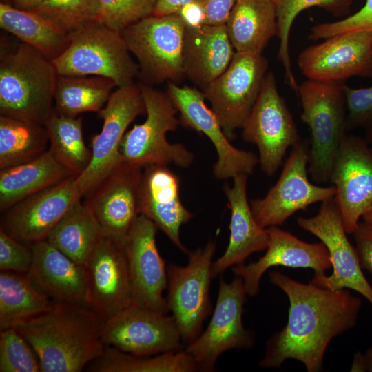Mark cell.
<instances>
[{
    "mask_svg": "<svg viewBox=\"0 0 372 372\" xmlns=\"http://www.w3.org/2000/svg\"><path fill=\"white\" fill-rule=\"evenodd\" d=\"M86 267L90 309L107 320L133 304L123 247L103 237Z\"/></svg>",
    "mask_w": 372,
    "mask_h": 372,
    "instance_id": "7402d4cb",
    "label": "cell"
},
{
    "mask_svg": "<svg viewBox=\"0 0 372 372\" xmlns=\"http://www.w3.org/2000/svg\"><path fill=\"white\" fill-rule=\"evenodd\" d=\"M75 176L48 148L37 158L0 169V211Z\"/></svg>",
    "mask_w": 372,
    "mask_h": 372,
    "instance_id": "83f0119b",
    "label": "cell"
},
{
    "mask_svg": "<svg viewBox=\"0 0 372 372\" xmlns=\"http://www.w3.org/2000/svg\"><path fill=\"white\" fill-rule=\"evenodd\" d=\"M178 13L184 20L186 26H197L204 23L203 10L197 1L187 5Z\"/></svg>",
    "mask_w": 372,
    "mask_h": 372,
    "instance_id": "bcb514c9",
    "label": "cell"
},
{
    "mask_svg": "<svg viewBox=\"0 0 372 372\" xmlns=\"http://www.w3.org/2000/svg\"><path fill=\"white\" fill-rule=\"evenodd\" d=\"M39 358L14 327L0 332V372H39Z\"/></svg>",
    "mask_w": 372,
    "mask_h": 372,
    "instance_id": "74e56055",
    "label": "cell"
},
{
    "mask_svg": "<svg viewBox=\"0 0 372 372\" xmlns=\"http://www.w3.org/2000/svg\"><path fill=\"white\" fill-rule=\"evenodd\" d=\"M167 93L180 114V122L185 127L206 135L218 155L214 165L217 179H227L240 174L251 175L259 163L256 155L231 145L211 109L205 104L203 92L187 85L178 86L169 81Z\"/></svg>",
    "mask_w": 372,
    "mask_h": 372,
    "instance_id": "d6986e66",
    "label": "cell"
},
{
    "mask_svg": "<svg viewBox=\"0 0 372 372\" xmlns=\"http://www.w3.org/2000/svg\"><path fill=\"white\" fill-rule=\"evenodd\" d=\"M105 320L93 310L52 302L45 313L16 327L36 352L42 372H80L105 348Z\"/></svg>",
    "mask_w": 372,
    "mask_h": 372,
    "instance_id": "7a4b0ae2",
    "label": "cell"
},
{
    "mask_svg": "<svg viewBox=\"0 0 372 372\" xmlns=\"http://www.w3.org/2000/svg\"><path fill=\"white\" fill-rule=\"evenodd\" d=\"M52 300L28 273H0V330L14 327L48 311Z\"/></svg>",
    "mask_w": 372,
    "mask_h": 372,
    "instance_id": "1f68e13d",
    "label": "cell"
},
{
    "mask_svg": "<svg viewBox=\"0 0 372 372\" xmlns=\"http://www.w3.org/2000/svg\"><path fill=\"white\" fill-rule=\"evenodd\" d=\"M309 147L301 141L292 147L276 184L265 197L251 200L253 215L263 228L282 225L298 211L333 197L335 189L319 186L308 178Z\"/></svg>",
    "mask_w": 372,
    "mask_h": 372,
    "instance_id": "5bb4252c",
    "label": "cell"
},
{
    "mask_svg": "<svg viewBox=\"0 0 372 372\" xmlns=\"http://www.w3.org/2000/svg\"><path fill=\"white\" fill-rule=\"evenodd\" d=\"M69 36L65 50L52 61L58 75L103 76L117 87L134 83L139 66L121 32L91 21L70 31Z\"/></svg>",
    "mask_w": 372,
    "mask_h": 372,
    "instance_id": "277c9868",
    "label": "cell"
},
{
    "mask_svg": "<svg viewBox=\"0 0 372 372\" xmlns=\"http://www.w3.org/2000/svg\"><path fill=\"white\" fill-rule=\"evenodd\" d=\"M368 142H369V145H370V147H371V150H372V138H371V139H369V140L368 141Z\"/></svg>",
    "mask_w": 372,
    "mask_h": 372,
    "instance_id": "db71d44e",
    "label": "cell"
},
{
    "mask_svg": "<svg viewBox=\"0 0 372 372\" xmlns=\"http://www.w3.org/2000/svg\"><path fill=\"white\" fill-rule=\"evenodd\" d=\"M145 112L139 85L118 87L99 112L103 120L100 133L92 138L91 160L76 176L83 197L92 192L117 165L123 162L121 144L130 124Z\"/></svg>",
    "mask_w": 372,
    "mask_h": 372,
    "instance_id": "7c38bea8",
    "label": "cell"
},
{
    "mask_svg": "<svg viewBox=\"0 0 372 372\" xmlns=\"http://www.w3.org/2000/svg\"><path fill=\"white\" fill-rule=\"evenodd\" d=\"M273 1H274L276 3H277V1H278V0H273Z\"/></svg>",
    "mask_w": 372,
    "mask_h": 372,
    "instance_id": "11a10c76",
    "label": "cell"
},
{
    "mask_svg": "<svg viewBox=\"0 0 372 372\" xmlns=\"http://www.w3.org/2000/svg\"><path fill=\"white\" fill-rule=\"evenodd\" d=\"M298 65L308 79L343 83L352 76L372 74V32L335 35L304 49Z\"/></svg>",
    "mask_w": 372,
    "mask_h": 372,
    "instance_id": "ac0fdd59",
    "label": "cell"
},
{
    "mask_svg": "<svg viewBox=\"0 0 372 372\" xmlns=\"http://www.w3.org/2000/svg\"><path fill=\"white\" fill-rule=\"evenodd\" d=\"M138 85L147 117L125 133L120 147L123 161L143 167L171 163L188 167L194 161L193 154L182 144L169 143L166 138L167 132L175 131L180 123L173 101L167 92L143 83Z\"/></svg>",
    "mask_w": 372,
    "mask_h": 372,
    "instance_id": "8992f818",
    "label": "cell"
},
{
    "mask_svg": "<svg viewBox=\"0 0 372 372\" xmlns=\"http://www.w3.org/2000/svg\"><path fill=\"white\" fill-rule=\"evenodd\" d=\"M49 148L75 176L89 165L92 152L83 140L82 118L54 112L45 124Z\"/></svg>",
    "mask_w": 372,
    "mask_h": 372,
    "instance_id": "d590c367",
    "label": "cell"
},
{
    "mask_svg": "<svg viewBox=\"0 0 372 372\" xmlns=\"http://www.w3.org/2000/svg\"><path fill=\"white\" fill-rule=\"evenodd\" d=\"M96 21L118 32L152 15L157 0H96Z\"/></svg>",
    "mask_w": 372,
    "mask_h": 372,
    "instance_id": "f35d334b",
    "label": "cell"
},
{
    "mask_svg": "<svg viewBox=\"0 0 372 372\" xmlns=\"http://www.w3.org/2000/svg\"><path fill=\"white\" fill-rule=\"evenodd\" d=\"M351 371H367V362L365 355L358 352L354 355Z\"/></svg>",
    "mask_w": 372,
    "mask_h": 372,
    "instance_id": "c3c4849f",
    "label": "cell"
},
{
    "mask_svg": "<svg viewBox=\"0 0 372 372\" xmlns=\"http://www.w3.org/2000/svg\"><path fill=\"white\" fill-rule=\"evenodd\" d=\"M142 169L123 161L84 196L104 237L123 248L128 232L140 215Z\"/></svg>",
    "mask_w": 372,
    "mask_h": 372,
    "instance_id": "2e32d148",
    "label": "cell"
},
{
    "mask_svg": "<svg viewBox=\"0 0 372 372\" xmlns=\"http://www.w3.org/2000/svg\"><path fill=\"white\" fill-rule=\"evenodd\" d=\"M267 229L269 242L265 254L256 262L232 267L234 276L242 279L248 296H255L259 293L260 279L271 267L311 268L314 270V276L327 275L331 263L328 250L322 242H304L278 226Z\"/></svg>",
    "mask_w": 372,
    "mask_h": 372,
    "instance_id": "603a6c76",
    "label": "cell"
},
{
    "mask_svg": "<svg viewBox=\"0 0 372 372\" xmlns=\"http://www.w3.org/2000/svg\"><path fill=\"white\" fill-rule=\"evenodd\" d=\"M364 355L367 362V371L372 372V347L369 348Z\"/></svg>",
    "mask_w": 372,
    "mask_h": 372,
    "instance_id": "f907efd6",
    "label": "cell"
},
{
    "mask_svg": "<svg viewBox=\"0 0 372 372\" xmlns=\"http://www.w3.org/2000/svg\"><path fill=\"white\" fill-rule=\"evenodd\" d=\"M140 189V214L152 220L183 253L189 250L180 238L181 226L194 214L183 205L180 198V178L165 165L143 167Z\"/></svg>",
    "mask_w": 372,
    "mask_h": 372,
    "instance_id": "cb8c5ba5",
    "label": "cell"
},
{
    "mask_svg": "<svg viewBox=\"0 0 372 372\" xmlns=\"http://www.w3.org/2000/svg\"><path fill=\"white\" fill-rule=\"evenodd\" d=\"M242 137L256 145L261 169L273 176L282 165L288 148L302 140L273 72H267L259 95L242 127Z\"/></svg>",
    "mask_w": 372,
    "mask_h": 372,
    "instance_id": "9c48e42d",
    "label": "cell"
},
{
    "mask_svg": "<svg viewBox=\"0 0 372 372\" xmlns=\"http://www.w3.org/2000/svg\"><path fill=\"white\" fill-rule=\"evenodd\" d=\"M345 86L307 79L298 87L301 119L311 132L308 172L318 184L329 182L334 158L347 132Z\"/></svg>",
    "mask_w": 372,
    "mask_h": 372,
    "instance_id": "5b68a950",
    "label": "cell"
},
{
    "mask_svg": "<svg viewBox=\"0 0 372 372\" xmlns=\"http://www.w3.org/2000/svg\"><path fill=\"white\" fill-rule=\"evenodd\" d=\"M247 295L240 276H235L230 283L220 278L216 306L208 326L185 349L198 371H214L218 358L228 350L254 347V333L246 329L242 323Z\"/></svg>",
    "mask_w": 372,
    "mask_h": 372,
    "instance_id": "30bf717a",
    "label": "cell"
},
{
    "mask_svg": "<svg viewBox=\"0 0 372 372\" xmlns=\"http://www.w3.org/2000/svg\"><path fill=\"white\" fill-rule=\"evenodd\" d=\"M215 242L189 251L188 263L167 265L169 311L179 329L183 344L187 345L202 333V327L211 312L209 288Z\"/></svg>",
    "mask_w": 372,
    "mask_h": 372,
    "instance_id": "ba28073f",
    "label": "cell"
},
{
    "mask_svg": "<svg viewBox=\"0 0 372 372\" xmlns=\"http://www.w3.org/2000/svg\"><path fill=\"white\" fill-rule=\"evenodd\" d=\"M116 84L99 76L58 75L54 92V110L69 116L99 112L106 104Z\"/></svg>",
    "mask_w": 372,
    "mask_h": 372,
    "instance_id": "d6a6232c",
    "label": "cell"
},
{
    "mask_svg": "<svg viewBox=\"0 0 372 372\" xmlns=\"http://www.w3.org/2000/svg\"><path fill=\"white\" fill-rule=\"evenodd\" d=\"M43 0H11V4L19 9L32 10Z\"/></svg>",
    "mask_w": 372,
    "mask_h": 372,
    "instance_id": "681fc988",
    "label": "cell"
},
{
    "mask_svg": "<svg viewBox=\"0 0 372 372\" xmlns=\"http://www.w3.org/2000/svg\"><path fill=\"white\" fill-rule=\"evenodd\" d=\"M262 54L235 52L227 68L203 89L229 140L246 122L268 72Z\"/></svg>",
    "mask_w": 372,
    "mask_h": 372,
    "instance_id": "8fae6325",
    "label": "cell"
},
{
    "mask_svg": "<svg viewBox=\"0 0 372 372\" xmlns=\"http://www.w3.org/2000/svg\"><path fill=\"white\" fill-rule=\"evenodd\" d=\"M0 27L51 61L69 43V32L48 17L3 2L0 3Z\"/></svg>",
    "mask_w": 372,
    "mask_h": 372,
    "instance_id": "f546056e",
    "label": "cell"
},
{
    "mask_svg": "<svg viewBox=\"0 0 372 372\" xmlns=\"http://www.w3.org/2000/svg\"><path fill=\"white\" fill-rule=\"evenodd\" d=\"M297 224L325 245L333 268L330 276H313L310 282L331 290H354L372 306V286L362 272L355 247L347 238L334 196L321 202L313 216L298 217Z\"/></svg>",
    "mask_w": 372,
    "mask_h": 372,
    "instance_id": "4fadbf2b",
    "label": "cell"
},
{
    "mask_svg": "<svg viewBox=\"0 0 372 372\" xmlns=\"http://www.w3.org/2000/svg\"><path fill=\"white\" fill-rule=\"evenodd\" d=\"M186 24L178 13L150 15L121 32L138 61L143 83H176L185 76L183 47Z\"/></svg>",
    "mask_w": 372,
    "mask_h": 372,
    "instance_id": "52a82bcc",
    "label": "cell"
},
{
    "mask_svg": "<svg viewBox=\"0 0 372 372\" xmlns=\"http://www.w3.org/2000/svg\"><path fill=\"white\" fill-rule=\"evenodd\" d=\"M248 175L240 174L233 178V185L224 186L231 209L229 240L224 254L213 262L212 278L222 274L229 267L244 263L254 252L266 250L269 242L267 228L256 222L247 200Z\"/></svg>",
    "mask_w": 372,
    "mask_h": 372,
    "instance_id": "484cf974",
    "label": "cell"
},
{
    "mask_svg": "<svg viewBox=\"0 0 372 372\" xmlns=\"http://www.w3.org/2000/svg\"><path fill=\"white\" fill-rule=\"evenodd\" d=\"M103 237L92 210L80 200L55 225L45 240L74 262L86 267Z\"/></svg>",
    "mask_w": 372,
    "mask_h": 372,
    "instance_id": "4dcf8cb0",
    "label": "cell"
},
{
    "mask_svg": "<svg viewBox=\"0 0 372 372\" xmlns=\"http://www.w3.org/2000/svg\"><path fill=\"white\" fill-rule=\"evenodd\" d=\"M104 344L136 355H153L182 350L173 316L132 304L105 320Z\"/></svg>",
    "mask_w": 372,
    "mask_h": 372,
    "instance_id": "e0dca14e",
    "label": "cell"
},
{
    "mask_svg": "<svg viewBox=\"0 0 372 372\" xmlns=\"http://www.w3.org/2000/svg\"><path fill=\"white\" fill-rule=\"evenodd\" d=\"M347 106V132L362 129L368 141L372 138V85L351 88L345 86Z\"/></svg>",
    "mask_w": 372,
    "mask_h": 372,
    "instance_id": "60d3db41",
    "label": "cell"
},
{
    "mask_svg": "<svg viewBox=\"0 0 372 372\" xmlns=\"http://www.w3.org/2000/svg\"><path fill=\"white\" fill-rule=\"evenodd\" d=\"M353 0H278L276 3L279 48L278 59L284 67L285 79L291 87L298 91L289 54V36L296 17L303 10L316 6L335 17H340L349 13Z\"/></svg>",
    "mask_w": 372,
    "mask_h": 372,
    "instance_id": "8d00e7d4",
    "label": "cell"
},
{
    "mask_svg": "<svg viewBox=\"0 0 372 372\" xmlns=\"http://www.w3.org/2000/svg\"><path fill=\"white\" fill-rule=\"evenodd\" d=\"M237 0H197L204 13V24H225Z\"/></svg>",
    "mask_w": 372,
    "mask_h": 372,
    "instance_id": "f6af8a7d",
    "label": "cell"
},
{
    "mask_svg": "<svg viewBox=\"0 0 372 372\" xmlns=\"http://www.w3.org/2000/svg\"><path fill=\"white\" fill-rule=\"evenodd\" d=\"M1 47L0 114L45 126L58 77L52 61L23 42Z\"/></svg>",
    "mask_w": 372,
    "mask_h": 372,
    "instance_id": "3957f363",
    "label": "cell"
},
{
    "mask_svg": "<svg viewBox=\"0 0 372 372\" xmlns=\"http://www.w3.org/2000/svg\"><path fill=\"white\" fill-rule=\"evenodd\" d=\"M234 54L225 24L186 26L184 74L203 89L227 68Z\"/></svg>",
    "mask_w": 372,
    "mask_h": 372,
    "instance_id": "4316f807",
    "label": "cell"
},
{
    "mask_svg": "<svg viewBox=\"0 0 372 372\" xmlns=\"http://www.w3.org/2000/svg\"><path fill=\"white\" fill-rule=\"evenodd\" d=\"M235 52L262 54L278 34L273 0H237L225 23Z\"/></svg>",
    "mask_w": 372,
    "mask_h": 372,
    "instance_id": "f1b7e54d",
    "label": "cell"
},
{
    "mask_svg": "<svg viewBox=\"0 0 372 372\" xmlns=\"http://www.w3.org/2000/svg\"><path fill=\"white\" fill-rule=\"evenodd\" d=\"M356 31L372 32V0H366L360 10L344 19L313 25L308 38L317 41Z\"/></svg>",
    "mask_w": 372,
    "mask_h": 372,
    "instance_id": "b9f144b4",
    "label": "cell"
},
{
    "mask_svg": "<svg viewBox=\"0 0 372 372\" xmlns=\"http://www.w3.org/2000/svg\"><path fill=\"white\" fill-rule=\"evenodd\" d=\"M76 176L37 193L3 212L0 229L27 245L45 240L59 220L83 198Z\"/></svg>",
    "mask_w": 372,
    "mask_h": 372,
    "instance_id": "44dd1931",
    "label": "cell"
},
{
    "mask_svg": "<svg viewBox=\"0 0 372 372\" xmlns=\"http://www.w3.org/2000/svg\"><path fill=\"white\" fill-rule=\"evenodd\" d=\"M269 276L270 282L288 297L289 318L267 341L258 366L280 368L286 360L295 359L308 372L322 371L330 342L356 324L361 299L347 289L331 290L302 283L279 271Z\"/></svg>",
    "mask_w": 372,
    "mask_h": 372,
    "instance_id": "6da1fadb",
    "label": "cell"
},
{
    "mask_svg": "<svg viewBox=\"0 0 372 372\" xmlns=\"http://www.w3.org/2000/svg\"><path fill=\"white\" fill-rule=\"evenodd\" d=\"M49 145L44 125L0 114V169L32 161Z\"/></svg>",
    "mask_w": 372,
    "mask_h": 372,
    "instance_id": "e575fe53",
    "label": "cell"
},
{
    "mask_svg": "<svg viewBox=\"0 0 372 372\" xmlns=\"http://www.w3.org/2000/svg\"><path fill=\"white\" fill-rule=\"evenodd\" d=\"M33 261L29 277L52 301L89 308L88 272L46 240L31 245Z\"/></svg>",
    "mask_w": 372,
    "mask_h": 372,
    "instance_id": "d4e9b609",
    "label": "cell"
},
{
    "mask_svg": "<svg viewBox=\"0 0 372 372\" xmlns=\"http://www.w3.org/2000/svg\"><path fill=\"white\" fill-rule=\"evenodd\" d=\"M156 225L143 214L133 223L124 249L127 258L133 304L168 313L163 293L167 287V266L156 244Z\"/></svg>",
    "mask_w": 372,
    "mask_h": 372,
    "instance_id": "ffe728a7",
    "label": "cell"
},
{
    "mask_svg": "<svg viewBox=\"0 0 372 372\" xmlns=\"http://www.w3.org/2000/svg\"><path fill=\"white\" fill-rule=\"evenodd\" d=\"M32 10L70 32L83 23L96 20L98 3L96 0H43Z\"/></svg>",
    "mask_w": 372,
    "mask_h": 372,
    "instance_id": "ab89813d",
    "label": "cell"
},
{
    "mask_svg": "<svg viewBox=\"0 0 372 372\" xmlns=\"http://www.w3.org/2000/svg\"><path fill=\"white\" fill-rule=\"evenodd\" d=\"M362 220L372 224V207L362 216Z\"/></svg>",
    "mask_w": 372,
    "mask_h": 372,
    "instance_id": "816d5d0a",
    "label": "cell"
},
{
    "mask_svg": "<svg viewBox=\"0 0 372 372\" xmlns=\"http://www.w3.org/2000/svg\"><path fill=\"white\" fill-rule=\"evenodd\" d=\"M353 235L360 265L372 274V224L360 221Z\"/></svg>",
    "mask_w": 372,
    "mask_h": 372,
    "instance_id": "ee69618b",
    "label": "cell"
},
{
    "mask_svg": "<svg viewBox=\"0 0 372 372\" xmlns=\"http://www.w3.org/2000/svg\"><path fill=\"white\" fill-rule=\"evenodd\" d=\"M329 182L344 227L353 234L372 207V150L365 138L346 132L333 163Z\"/></svg>",
    "mask_w": 372,
    "mask_h": 372,
    "instance_id": "9a60e30c",
    "label": "cell"
},
{
    "mask_svg": "<svg viewBox=\"0 0 372 372\" xmlns=\"http://www.w3.org/2000/svg\"><path fill=\"white\" fill-rule=\"evenodd\" d=\"M1 2L11 4V0H3Z\"/></svg>",
    "mask_w": 372,
    "mask_h": 372,
    "instance_id": "f5cc1de1",
    "label": "cell"
},
{
    "mask_svg": "<svg viewBox=\"0 0 372 372\" xmlns=\"http://www.w3.org/2000/svg\"><path fill=\"white\" fill-rule=\"evenodd\" d=\"M92 372H195L198 369L184 350L136 355L111 346L87 367Z\"/></svg>",
    "mask_w": 372,
    "mask_h": 372,
    "instance_id": "836d02e7",
    "label": "cell"
},
{
    "mask_svg": "<svg viewBox=\"0 0 372 372\" xmlns=\"http://www.w3.org/2000/svg\"><path fill=\"white\" fill-rule=\"evenodd\" d=\"M197 0H157L153 15L163 16L178 13L187 5Z\"/></svg>",
    "mask_w": 372,
    "mask_h": 372,
    "instance_id": "7dc6e473",
    "label": "cell"
},
{
    "mask_svg": "<svg viewBox=\"0 0 372 372\" xmlns=\"http://www.w3.org/2000/svg\"><path fill=\"white\" fill-rule=\"evenodd\" d=\"M33 251L0 229V270L28 273L33 261Z\"/></svg>",
    "mask_w": 372,
    "mask_h": 372,
    "instance_id": "7bdbcfd3",
    "label": "cell"
}]
</instances>
